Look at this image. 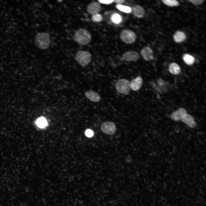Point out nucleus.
I'll use <instances>...</instances> for the list:
<instances>
[{
	"instance_id": "f257e3e1",
	"label": "nucleus",
	"mask_w": 206,
	"mask_h": 206,
	"mask_svg": "<svg viewBox=\"0 0 206 206\" xmlns=\"http://www.w3.org/2000/svg\"><path fill=\"white\" fill-rule=\"evenodd\" d=\"M34 42L36 45L39 49H46L49 47L50 45V36L45 32L37 33L35 36Z\"/></svg>"
},
{
	"instance_id": "f03ea898",
	"label": "nucleus",
	"mask_w": 206,
	"mask_h": 206,
	"mask_svg": "<svg viewBox=\"0 0 206 206\" xmlns=\"http://www.w3.org/2000/svg\"><path fill=\"white\" fill-rule=\"evenodd\" d=\"M74 38L78 43L82 45H86L90 41L92 36L90 33L87 30L80 28L75 33Z\"/></svg>"
},
{
	"instance_id": "7ed1b4c3",
	"label": "nucleus",
	"mask_w": 206,
	"mask_h": 206,
	"mask_svg": "<svg viewBox=\"0 0 206 206\" xmlns=\"http://www.w3.org/2000/svg\"><path fill=\"white\" fill-rule=\"evenodd\" d=\"M92 58L90 53L88 51L79 50L75 54V59L80 65L85 67L90 62Z\"/></svg>"
},
{
	"instance_id": "20e7f679",
	"label": "nucleus",
	"mask_w": 206,
	"mask_h": 206,
	"mask_svg": "<svg viewBox=\"0 0 206 206\" xmlns=\"http://www.w3.org/2000/svg\"><path fill=\"white\" fill-rule=\"evenodd\" d=\"M115 88L119 92L125 95H128L130 92V82L127 79L124 78L118 80L115 83Z\"/></svg>"
},
{
	"instance_id": "39448f33",
	"label": "nucleus",
	"mask_w": 206,
	"mask_h": 206,
	"mask_svg": "<svg viewBox=\"0 0 206 206\" xmlns=\"http://www.w3.org/2000/svg\"><path fill=\"white\" fill-rule=\"evenodd\" d=\"M121 39L125 43L131 44L135 41L136 35L132 30L127 29L123 30L120 34Z\"/></svg>"
},
{
	"instance_id": "423d86ee",
	"label": "nucleus",
	"mask_w": 206,
	"mask_h": 206,
	"mask_svg": "<svg viewBox=\"0 0 206 206\" xmlns=\"http://www.w3.org/2000/svg\"><path fill=\"white\" fill-rule=\"evenodd\" d=\"M101 129L104 133L109 135L114 134L116 131L115 125L112 122L106 121L102 124Z\"/></svg>"
},
{
	"instance_id": "0eeeda50",
	"label": "nucleus",
	"mask_w": 206,
	"mask_h": 206,
	"mask_svg": "<svg viewBox=\"0 0 206 206\" xmlns=\"http://www.w3.org/2000/svg\"><path fill=\"white\" fill-rule=\"evenodd\" d=\"M139 54L135 51H129L124 53L122 56L123 60L128 62H134L140 58Z\"/></svg>"
},
{
	"instance_id": "6e6552de",
	"label": "nucleus",
	"mask_w": 206,
	"mask_h": 206,
	"mask_svg": "<svg viewBox=\"0 0 206 206\" xmlns=\"http://www.w3.org/2000/svg\"><path fill=\"white\" fill-rule=\"evenodd\" d=\"M101 9V7L99 3L96 2H92L88 5L87 10L88 13L93 15L98 13Z\"/></svg>"
},
{
	"instance_id": "1a4fd4ad",
	"label": "nucleus",
	"mask_w": 206,
	"mask_h": 206,
	"mask_svg": "<svg viewBox=\"0 0 206 206\" xmlns=\"http://www.w3.org/2000/svg\"><path fill=\"white\" fill-rule=\"evenodd\" d=\"M187 114L186 110L183 108H181L172 113L170 117L173 120L178 121L181 120Z\"/></svg>"
},
{
	"instance_id": "9d476101",
	"label": "nucleus",
	"mask_w": 206,
	"mask_h": 206,
	"mask_svg": "<svg viewBox=\"0 0 206 206\" xmlns=\"http://www.w3.org/2000/svg\"><path fill=\"white\" fill-rule=\"evenodd\" d=\"M140 54L146 61H150L153 58V51L149 47L146 46L143 47L140 51Z\"/></svg>"
},
{
	"instance_id": "9b49d317",
	"label": "nucleus",
	"mask_w": 206,
	"mask_h": 206,
	"mask_svg": "<svg viewBox=\"0 0 206 206\" xmlns=\"http://www.w3.org/2000/svg\"><path fill=\"white\" fill-rule=\"evenodd\" d=\"M85 95L86 98L92 102H98L101 100V97L99 94L92 90L86 91L85 92Z\"/></svg>"
},
{
	"instance_id": "f8f14e48",
	"label": "nucleus",
	"mask_w": 206,
	"mask_h": 206,
	"mask_svg": "<svg viewBox=\"0 0 206 206\" xmlns=\"http://www.w3.org/2000/svg\"><path fill=\"white\" fill-rule=\"evenodd\" d=\"M142 83V79L139 76L133 79L130 82V89L134 91H137L141 88Z\"/></svg>"
},
{
	"instance_id": "ddd939ff",
	"label": "nucleus",
	"mask_w": 206,
	"mask_h": 206,
	"mask_svg": "<svg viewBox=\"0 0 206 206\" xmlns=\"http://www.w3.org/2000/svg\"><path fill=\"white\" fill-rule=\"evenodd\" d=\"M181 120L190 128H194L197 125L193 117L189 114H187Z\"/></svg>"
},
{
	"instance_id": "4468645a",
	"label": "nucleus",
	"mask_w": 206,
	"mask_h": 206,
	"mask_svg": "<svg viewBox=\"0 0 206 206\" xmlns=\"http://www.w3.org/2000/svg\"><path fill=\"white\" fill-rule=\"evenodd\" d=\"M132 11L134 15L140 18L143 17L145 14V10L144 8L138 5L134 6L132 9Z\"/></svg>"
},
{
	"instance_id": "2eb2a0df",
	"label": "nucleus",
	"mask_w": 206,
	"mask_h": 206,
	"mask_svg": "<svg viewBox=\"0 0 206 206\" xmlns=\"http://www.w3.org/2000/svg\"><path fill=\"white\" fill-rule=\"evenodd\" d=\"M174 40L178 43H181L186 38L185 33L183 31H178L176 32L173 36Z\"/></svg>"
},
{
	"instance_id": "dca6fc26",
	"label": "nucleus",
	"mask_w": 206,
	"mask_h": 206,
	"mask_svg": "<svg viewBox=\"0 0 206 206\" xmlns=\"http://www.w3.org/2000/svg\"><path fill=\"white\" fill-rule=\"evenodd\" d=\"M169 72L174 75H178L181 71L180 66L176 63L173 62L170 64L169 66Z\"/></svg>"
},
{
	"instance_id": "f3484780",
	"label": "nucleus",
	"mask_w": 206,
	"mask_h": 206,
	"mask_svg": "<svg viewBox=\"0 0 206 206\" xmlns=\"http://www.w3.org/2000/svg\"><path fill=\"white\" fill-rule=\"evenodd\" d=\"M183 59L185 62L188 65L193 64L195 61L194 58L188 54H185L183 55Z\"/></svg>"
},
{
	"instance_id": "a211bd4d",
	"label": "nucleus",
	"mask_w": 206,
	"mask_h": 206,
	"mask_svg": "<svg viewBox=\"0 0 206 206\" xmlns=\"http://www.w3.org/2000/svg\"><path fill=\"white\" fill-rule=\"evenodd\" d=\"M110 19L113 23L118 24L121 21L122 18L120 14L115 13L111 15Z\"/></svg>"
},
{
	"instance_id": "6ab92c4d",
	"label": "nucleus",
	"mask_w": 206,
	"mask_h": 206,
	"mask_svg": "<svg viewBox=\"0 0 206 206\" xmlns=\"http://www.w3.org/2000/svg\"><path fill=\"white\" fill-rule=\"evenodd\" d=\"M116 8L120 11L126 13H130L132 12V8L130 7L122 5H117Z\"/></svg>"
},
{
	"instance_id": "aec40b11",
	"label": "nucleus",
	"mask_w": 206,
	"mask_h": 206,
	"mask_svg": "<svg viewBox=\"0 0 206 206\" xmlns=\"http://www.w3.org/2000/svg\"><path fill=\"white\" fill-rule=\"evenodd\" d=\"M37 125L40 128H44L47 124V122L46 119L43 117H41L38 118L36 121Z\"/></svg>"
},
{
	"instance_id": "412c9836",
	"label": "nucleus",
	"mask_w": 206,
	"mask_h": 206,
	"mask_svg": "<svg viewBox=\"0 0 206 206\" xmlns=\"http://www.w3.org/2000/svg\"><path fill=\"white\" fill-rule=\"evenodd\" d=\"M162 1L165 4L170 7L177 6L179 5V2L175 0H163Z\"/></svg>"
},
{
	"instance_id": "4be33fe9",
	"label": "nucleus",
	"mask_w": 206,
	"mask_h": 206,
	"mask_svg": "<svg viewBox=\"0 0 206 206\" xmlns=\"http://www.w3.org/2000/svg\"><path fill=\"white\" fill-rule=\"evenodd\" d=\"M91 19L93 21L100 22L102 21L103 18L101 15L97 13L92 15Z\"/></svg>"
},
{
	"instance_id": "5701e85b",
	"label": "nucleus",
	"mask_w": 206,
	"mask_h": 206,
	"mask_svg": "<svg viewBox=\"0 0 206 206\" xmlns=\"http://www.w3.org/2000/svg\"><path fill=\"white\" fill-rule=\"evenodd\" d=\"M189 1L196 5L201 4L204 1L203 0H189Z\"/></svg>"
},
{
	"instance_id": "b1692460",
	"label": "nucleus",
	"mask_w": 206,
	"mask_h": 206,
	"mask_svg": "<svg viewBox=\"0 0 206 206\" xmlns=\"http://www.w3.org/2000/svg\"><path fill=\"white\" fill-rule=\"evenodd\" d=\"M85 134L87 137H90L93 135L94 132L92 130L88 129L86 130L85 132Z\"/></svg>"
},
{
	"instance_id": "393cba45",
	"label": "nucleus",
	"mask_w": 206,
	"mask_h": 206,
	"mask_svg": "<svg viewBox=\"0 0 206 206\" xmlns=\"http://www.w3.org/2000/svg\"><path fill=\"white\" fill-rule=\"evenodd\" d=\"M98 2L101 3L105 4H109L114 2V0H98Z\"/></svg>"
},
{
	"instance_id": "a878e982",
	"label": "nucleus",
	"mask_w": 206,
	"mask_h": 206,
	"mask_svg": "<svg viewBox=\"0 0 206 206\" xmlns=\"http://www.w3.org/2000/svg\"><path fill=\"white\" fill-rule=\"evenodd\" d=\"M125 1L124 0H115L114 2L117 3L118 5H121Z\"/></svg>"
}]
</instances>
